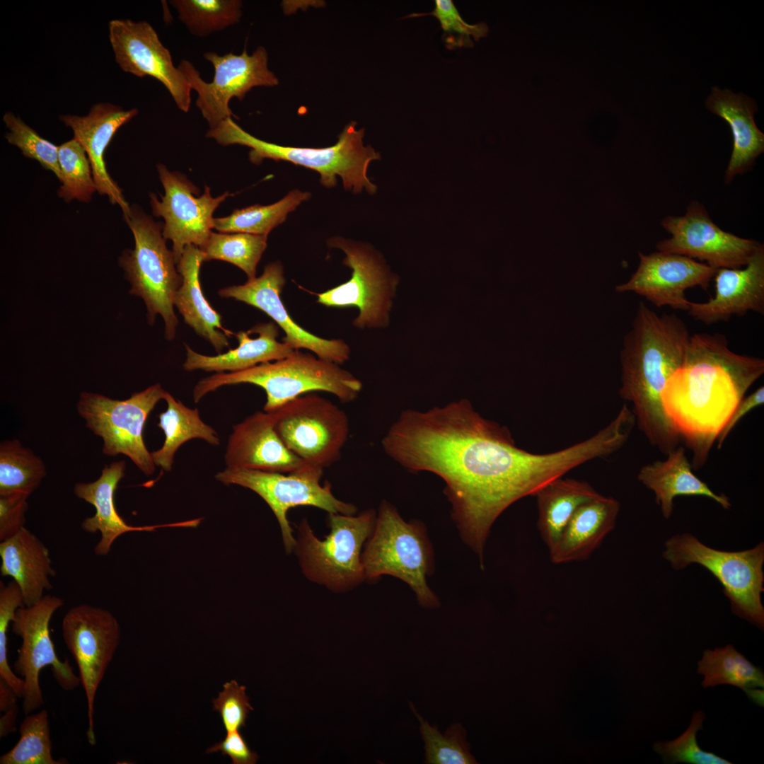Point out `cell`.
Masks as SVG:
<instances>
[{"mask_svg": "<svg viewBox=\"0 0 764 764\" xmlns=\"http://www.w3.org/2000/svg\"><path fill=\"white\" fill-rule=\"evenodd\" d=\"M257 337H250V329L234 334L238 340L236 348L216 356H206L193 351L185 345L187 358L183 364L186 371L197 369L206 371L235 372L256 365L282 359L295 349L284 342H279L278 327L274 323H262L253 327Z\"/></svg>", "mask_w": 764, "mask_h": 764, "instance_id": "31", "label": "cell"}, {"mask_svg": "<svg viewBox=\"0 0 764 764\" xmlns=\"http://www.w3.org/2000/svg\"><path fill=\"white\" fill-rule=\"evenodd\" d=\"M381 443L408 470L444 480L461 535L481 561L491 527L504 510L594 457L586 441L549 453L521 449L506 427L483 418L465 400L403 412Z\"/></svg>", "mask_w": 764, "mask_h": 764, "instance_id": "1", "label": "cell"}, {"mask_svg": "<svg viewBox=\"0 0 764 764\" xmlns=\"http://www.w3.org/2000/svg\"><path fill=\"white\" fill-rule=\"evenodd\" d=\"M226 468L287 473L307 463L290 451L278 436L270 412H255L233 427L226 446Z\"/></svg>", "mask_w": 764, "mask_h": 764, "instance_id": "22", "label": "cell"}, {"mask_svg": "<svg viewBox=\"0 0 764 764\" xmlns=\"http://www.w3.org/2000/svg\"><path fill=\"white\" fill-rule=\"evenodd\" d=\"M763 373V359L731 351L723 334L690 335L661 402L666 417L692 452L693 470L705 464L734 410Z\"/></svg>", "mask_w": 764, "mask_h": 764, "instance_id": "2", "label": "cell"}, {"mask_svg": "<svg viewBox=\"0 0 764 764\" xmlns=\"http://www.w3.org/2000/svg\"><path fill=\"white\" fill-rule=\"evenodd\" d=\"M58 157L62 175L59 197L66 202H88L97 187L84 149L73 138L59 146Z\"/></svg>", "mask_w": 764, "mask_h": 764, "instance_id": "41", "label": "cell"}, {"mask_svg": "<svg viewBox=\"0 0 764 764\" xmlns=\"http://www.w3.org/2000/svg\"><path fill=\"white\" fill-rule=\"evenodd\" d=\"M376 516L372 509L357 516L328 513L330 532L324 540L316 537L303 519L294 550L304 575L338 592L360 584L365 579L361 549L374 531Z\"/></svg>", "mask_w": 764, "mask_h": 764, "instance_id": "9", "label": "cell"}, {"mask_svg": "<svg viewBox=\"0 0 764 764\" xmlns=\"http://www.w3.org/2000/svg\"><path fill=\"white\" fill-rule=\"evenodd\" d=\"M705 719L702 711L695 712L690 726L683 734L672 741L655 742L653 744L654 751L666 763L731 764V762L715 753L700 748L696 735L699 730L703 729Z\"/></svg>", "mask_w": 764, "mask_h": 764, "instance_id": "42", "label": "cell"}, {"mask_svg": "<svg viewBox=\"0 0 764 764\" xmlns=\"http://www.w3.org/2000/svg\"><path fill=\"white\" fill-rule=\"evenodd\" d=\"M125 466L124 461L113 462L105 466L100 476L96 481L78 482L74 486L75 495L92 504L96 509V514L85 519L81 526L84 531L89 533H96L98 531L100 533V540L94 548V552L98 556L108 555L113 542L127 532L153 531L158 527H194L195 525V520L148 526H132L127 524L117 513L114 503V494L120 480L125 475Z\"/></svg>", "mask_w": 764, "mask_h": 764, "instance_id": "25", "label": "cell"}, {"mask_svg": "<svg viewBox=\"0 0 764 764\" xmlns=\"http://www.w3.org/2000/svg\"><path fill=\"white\" fill-rule=\"evenodd\" d=\"M748 698L752 700L756 705L763 707L764 705V691L761 688H749L744 691Z\"/></svg>", "mask_w": 764, "mask_h": 764, "instance_id": "52", "label": "cell"}, {"mask_svg": "<svg viewBox=\"0 0 764 764\" xmlns=\"http://www.w3.org/2000/svg\"><path fill=\"white\" fill-rule=\"evenodd\" d=\"M365 545L361 553L365 579L393 576L412 588L422 606H439L438 598L427 583L432 568V554L420 523L406 522L393 505L383 501Z\"/></svg>", "mask_w": 764, "mask_h": 764, "instance_id": "7", "label": "cell"}, {"mask_svg": "<svg viewBox=\"0 0 764 764\" xmlns=\"http://www.w3.org/2000/svg\"><path fill=\"white\" fill-rule=\"evenodd\" d=\"M18 712V707L16 704L4 712V714L0 719L1 737H5L8 734L15 731Z\"/></svg>", "mask_w": 764, "mask_h": 764, "instance_id": "51", "label": "cell"}, {"mask_svg": "<svg viewBox=\"0 0 764 764\" xmlns=\"http://www.w3.org/2000/svg\"><path fill=\"white\" fill-rule=\"evenodd\" d=\"M639 264L625 283L615 287L617 292H635L656 307L669 306L688 311L690 301L685 290L700 286L707 290L716 269L685 255L655 252L638 253Z\"/></svg>", "mask_w": 764, "mask_h": 764, "instance_id": "21", "label": "cell"}, {"mask_svg": "<svg viewBox=\"0 0 764 764\" xmlns=\"http://www.w3.org/2000/svg\"><path fill=\"white\" fill-rule=\"evenodd\" d=\"M620 509L617 499L602 494L580 506L548 550L551 562L560 565L588 559L614 529Z\"/></svg>", "mask_w": 764, "mask_h": 764, "instance_id": "27", "label": "cell"}, {"mask_svg": "<svg viewBox=\"0 0 764 764\" xmlns=\"http://www.w3.org/2000/svg\"><path fill=\"white\" fill-rule=\"evenodd\" d=\"M124 218L135 243L133 250H125L120 257V265L131 284L129 293L144 300L150 324L157 315L163 318L166 338L173 340L178 323L173 297L183 278L175 268L172 250L166 247L163 226L139 207L131 208Z\"/></svg>", "mask_w": 764, "mask_h": 764, "instance_id": "8", "label": "cell"}, {"mask_svg": "<svg viewBox=\"0 0 764 764\" xmlns=\"http://www.w3.org/2000/svg\"><path fill=\"white\" fill-rule=\"evenodd\" d=\"M714 277V296L702 303L690 302L688 312L693 318L711 325L751 311L764 314V247L744 268H719Z\"/></svg>", "mask_w": 764, "mask_h": 764, "instance_id": "24", "label": "cell"}, {"mask_svg": "<svg viewBox=\"0 0 764 764\" xmlns=\"http://www.w3.org/2000/svg\"><path fill=\"white\" fill-rule=\"evenodd\" d=\"M64 603V599L59 596L45 595L33 605L18 608L11 623L13 632L22 639L13 665L16 673L24 680L22 699L26 715L44 704L39 683L44 667L51 666L54 680L64 690H74L81 683L69 660L61 661L57 657L50 637L51 618Z\"/></svg>", "mask_w": 764, "mask_h": 764, "instance_id": "13", "label": "cell"}, {"mask_svg": "<svg viewBox=\"0 0 764 764\" xmlns=\"http://www.w3.org/2000/svg\"><path fill=\"white\" fill-rule=\"evenodd\" d=\"M662 557L676 570L692 564L708 570L720 583L734 614L764 627V543L739 551L712 548L689 533H678L666 540Z\"/></svg>", "mask_w": 764, "mask_h": 764, "instance_id": "6", "label": "cell"}, {"mask_svg": "<svg viewBox=\"0 0 764 764\" xmlns=\"http://www.w3.org/2000/svg\"><path fill=\"white\" fill-rule=\"evenodd\" d=\"M204 57L214 69L211 82L204 81L198 70L186 59L181 61L178 68L192 90L197 93L196 106L210 129L235 116L229 106L233 98L243 100L254 87L274 86L279 83L277 76L268 69L267 52L262 47H257L252 54L244 49L240 54L229 52L219 55L214 52H207L204 53Z\"/></svg>", "mask_w": 764, "mask_h": 764, "instance_id": "14", "label": "cell"}, {"mask_svg": "<svg viewBox=\"0 0 764 764\" xmlns=\"http://www.w3.org/2000/svg\"><path fill=\"white\" fill-rule=\"evenodd\" d=\"M250 383L261 387L266 393L265 412H272L289 400L313 391H325L342 403L354 400L362 388L361 382L340 364L294 350L288 357L250 369L216 373L200 380L193 390L195 403L206 394L228 385Z\"/></svg>", "mask_w": 764, "mask_h": 764, "instance_id": "5", "label": "cell"}, {"mask_svg": "<svg viewBox=\"0 0 764 764\" xmlns=\"http://www.w3.org/2000/svg\"><path fill=\"white\" fill-rule=\"evenodd\" d=\"M311 197L308 192L290 191L270 205L255 204L235 209L230 215L214 219V228L220 233H247L267 236L283 223L287 215Z\"/></svg>", "mask_w": 764, "mask_h": 764, "instance_id": "35", "label": "cell"}, {"mask_svg": "<svg viewBox=\"0 0 764 764\" xmlns=\"http://www.w3.org/2000/svg\"><path fill=\"white\" fill-rule=\"evenodd\" d=\"M329 247L346 255L343 264L352 270L347 282L322 293H313L317 302L328 307L354 306L359 311L353 321L358 328H378L388 322L396 279L378 257L361 243L340 236L330 238Z\"/></svg>", "mask_w": 764, "mask_h": 764, "instance_id": "15", "label": "cell"}, {"mask_svg": "<svg viewBox=\"0 0 764 764\" xmlns=\"http://www.w3.org/2000/svg\"><path fill=\"white\" fill-rule=\"evenodd\" d=\"M323 470L311 464L287 473L226 468L215 478L226 485H238L250 489L265 501L278 521L285 550L290 553L296 545L287 519L290 509L310 506L328 513L352 515L357 512L354 504L333 495L329 482L320 484Z\"/></svg>", "mask_w": 764, "mask_h": 764, "instance_id": "10", "label": "cell"}, {"mask_svg": "<svg viewBox=\"0 0 764 764\" xmlns=\"http://www.w3.org/2000/svg\"><path fill=\"white\" fill-rule=\"evenodd\" d=\"M661 225L671 237L656 243L658 251L697 258L716 270L741 268L764 247L720 228L696 201L690 203L683 216H668Z\"/></svg>", "mask_w": 764, "mask_h": 764, "instance_id": "18", "label": "cell"}, {"mask_svg": "<svg viewBox=\"0 0 764 764\" xmlns=\"http://www.w3.org/2000/svg\"><path fill=\"white\" fill-rule=\"evenodd\" d=\"M699 674L703 675V688L728 684L743 691L764 687V673L753 665L731 644L705 649L698 661Z\"/></svg>", "mask_w": 764, "mask_h": 764, "instance_id": "34", "label": "cell"}, {"mask_svg": "<svg viewBox=\"0 0 764 764\" xmlns=\"http://www.w3.org/2000/svg\"><path fill=\"white\" fill-rule=\"evenodd\" d=\"M600 495L587 482L563 477L548 482L536 492L537 527L548 550L577 509Z\"/></svg>", "mask_w": 764, "mask_h": 764, "instance_id": "32", "label": "cell"}, {"mask_svg": "<svg viewBox=\"0 0 764 764\" xmlns=\"http://www.w3.org/2000/svg\"><path fill=\"white\" fill-rule=\"evenodd\" d=\"M1 574L10 577L20 587L26 606L39 601L52 588L50 578L56 574L50 551L25 527L0 543Z\"/></svg>", "mask_w": 764, "mask_h": 764, "instance_id": "28", "label": "cell"}, {"mask_svg": "<svg viewBox=\"0 0 764 764\" xmlns=\"http://www.w3.org/2000/svg\"><path fill=\"white\" fill-rule=\"evenodd\" d=\"M707 108L719 116L730 127L733 150L725 173L729 183L738 174L749 170L764 151V134L754 120L758 110L756 101L744 94L713 87L706 100Z\"/></svg>", "mask_w": 764, "mask_h": 764, "instance_id": "26", "label": "cell"}, {"mask_svg": "<svg viewBox=\"0 0 764 764\" xmlns=\"http://www.w3.org/2000/svg\"><path fill=\"white\" fill-rule=\"evenodd\" d=\"M203 262L204 254L199 248L190 245L185 248L177 263L183 282L174 295L173 305L185 323L221 353L224 347H229L228 337L235 333L223 327L221 315L204 296L199 279Z\"/></svg>", "mask_w": 764, "mask_h": 764, "instance_id": "29", "label": "cell"}, {"mask_svg": "<svg viewBox=\"0 0 764 764\" xmlns=\"http://www.w3.org/2000/svg\"><path fill=\"white\" fill-rule=\"evenodd\" d=\"M170 4L189 31L199 37L236 24L242 15L239 0H173Z\"/></svg>", "mask_w": 764, "mask_h": 764, "instance_id": "37", "label": "cell"}, {"mask_svg": "<svg viewBox=\"0 0 764 764\" xmlns=\"http://www.w3.org/2000/svg\"><path fill=\"white\" fill-rule=\"evenodd\" d=\"M221 752L231 758L233 764H255L259 759L257 753L248 747L238 730L228 732L225 739L207 750V753Z\"/></svg>", "mask_w": 764, "mask_h": 764, "instance_id": "48", "label": "cell"}, {"mask_svg": "<svg viewBox=\"0 0 764 764\" xmlns=\"http://www.w3.org/2000/svg\"><path fill=\"white\" fill-rule=\"evenodd\" d=\"M20 738L15 746L0 757L1 764H64L52 755L48 712L42 710L27 714L22 721Z\"/></svg>", "mask_w": 764, "mask_h": 764, "instance_id": "39", "label": "cell"}, {"mask_svg": "<svg viewBox=\"0 0 764 764\" xmlns=\"http://www.w3.org/2000/svg\"><path fill=\"white\" fill-rule=\"evenodd\" d=\"M62 629L64 643L78 666L87 701L86 736L94 746L96 695L120 644V627L108 610L83 603L66 612Z\"/></svg>", "mask_w": 764, "mask_h": 764, "instance_id": "16", "label": "cell"}, {"mask_svg": "<svg viewBox=\"0 0 764 764\" xmlns=\"http://www.w3.org/2000/svg\"><path fill=\"white\" fill-rule=\"evenodd\" d=\"M166 393L158 383L124 400L82 392L77 411L86 427L103 439L105 455L124 454L149 476L154 473L155 464L144 444L143 430L149 413Z\"/></svg>", "mask_w": 764, "mask_h": 764, "instance_id": "11", "label": "cell"}, {"mask_svg": "<svg viewBox=\"0 0 764 764\" xmlns=\"http://www.w3.org/2000/svg\"><path fill=\"white\" fill-rule=\"evenodd\" d=\"M224 690L212 700L213 710L218 712L227 732L245 726L250 711L253 710L245 694V686L232 680L223 685Z\"/></svg>", "mask_w": 764, "mask_h": 764, "instance_id": "46", "label": "cell"}, {"mask_svg": "<svg viewBox=\"0 0 764 764\" xmlns=\"http://www.w3.org/2000/svg\"><path fill=\"white\" fill-rule=\"evenodd\" d=\"M28 497L0 496V541L5 540L25 527Z\"/></svg>", "mask_w": 764, "mask_h": 764, "instance_id": "47", "label": "cell"}, {"mask_svg": "<svg viewBox=\"0 0 764 764\" xmlns=\"http://www.w3.org/2000/svg\"><path fill=\"white\" fill-rule=\"evenodd\" d=\"M136 108L128 110L110 103L92 106L85 116L60 115L59 120L70 127L75 139L84 149L89 159L97 192L108 196L110 203L118 204L124 217L131 207L122 190L109 175L105 161V150L118 129L138 114Z\"/></svg>", "mask_w": 764, "mask_h": 764, "instance_id": "23", "label": "cell"}, {"mask_svg": "<svg viewBox=\"0 0 764 764\" xmlns=\"http://www.w3.org/2000/svg\"><path fill=\"white\" fill-rule=\"evenodd\" d=\"M357 123H349L340 133L335 144L325 148L281 146L255 137L228 117L207 132L223 146L238 144L250 149L249 159L260 164L264 159L284 161L317 171L320 183L326 187H335L337 175L340 176L346 190L354 193L363 189L374 194L376 187L367 177L371 161L380 158L379 153L371 146H364V129H356Z\"/></svg>", "mask_w": 764, "mask_h": 764, "instance_id": "4", "label": "cell"}, {"mask_svg": "<svg viewBox=\"0 0 764 764\" xmlns=\"http://www.w3.org/2000/svg\"><path fill=\"white\" fill-rule=\"evenodd\" d=\"M267 236L247 233H211L205 245L200 248L204 261L219 260L230 262L241 269L253 279L256 267L267 248Z\"/></svg>", "mask_w": 764, "mask_h": 764, "instance_id": "38", "label": "cell"}, {"mask_svg": "<svg viewBox=\"0 0 764 764\" xmlns=\"http://www.w3.org/2000/svg\"><path fill=\"white\" fill-rule=\"evenodd\" d=\"M434 9L429 13H411L405 18L433 16L438 19L444 32L443 41L449 50L472 47L473 40L486 37L489 28L485 23L469 24L461 16L451 0H436Z\"/></svg>", "mask_w": 764, "mask_h": 764, "instance_id": "44", "label": "cell"}, {"mask_svg": "<svg viewBox=\"0 0 764 764\" xmlns=\"http://www.w3.org/2000/svg\"><path fill=\"white\" fill-rule=\"evenodd\" d=\"M666 456L664 461L657 460L643 465L637 477L639 482L654 493L655 501L665 519L672 516L673 499L681 495L706 497L723 509H730L731 503L727 496L717 494L693 473L683 447L678 446Z\"/></svg>", "mask_w": 764, "mask_h": 764, "instance_id": "30", "label": "cell"}, {"mask_svg": "<svg viewBox=\"0 0 764 764\" xmlns=\"http://www.w3.org/2000/svg\"><path fill=\"white\" fill-rule=\"evenodd\" d=\"M24 605L18 585L13 580L7 585L0 584V677L14 690L19 698L24 695V680L18 677L8 663L7 631L16 610Z\"/></svg>", "mask_w": 764, "mask_h": 764, "instance_id": "45", "label": "cell"}, {"mask_svg": "<svg viewBox=\"0 0 764 764\" xmlns=\"http://www.w3.org/2000/svg\"><path fill=\"white\" fill-rule=\"evenodd\" d=\"M764 403V387L760 386L754 392L744 397L734 410L732 415L719 434L717 441V447L720 449L729 434L739 420L753 409L763 405Z\"/></svg>", "mask_w": 764, "mask_h": 764, "instance_id": "49", "label": "cell"}, {"mask_svg": "<svg viewBox=\"0 0 764 764\" xmlns=\"http://www.w3.org/2000/svg\"><path fill=\"white\" fill-rule=\"evenodd\" d=\"M285 282L283 266L277 261L267 265L259 277L248 279L241 285L223 288L219 295L244 302L265 312L284 330L286 335L283 342L293 349H307L318 357L337 364L349 359L350 349L343 340H327L316 336L291 318L280 297Z\"/></svg>", "mask_w": 764, "mask_h": 764, "instance_id": "20", "label": "cell"}, {"mask_svg": "<svg viewBox=\"0 0 764 764\" xmlns=\"http://www.w3.org/2000/svg\"><path fill=\"white\" fill-rule=\"evenodd\" d=\"M410 706L419 722V731L424 742L425 763H477L470 753V745L466 741V731L461 724H452L444 734H441L436 725L431 726L417 712L410 702Z\"/></svg>", "mask_w": 764, "mask_h": 764, "instance_id": "40", "label": "cell"}, {"mask_svg": "<svg viewBox=\"0 0 764 764\" xmlns=\"http://www.w3.org/2000/svg\"><path fill=\"white\" fill-rule=\"evenodd\" d=\"M46 475L42 460L17 439L0 444V496L27 497Z\"/></svg>", "mask_w": 764, "mask_h": 764, "instance_id": "36", "label": "cell"}, {"mask_svg": "<svg viewBox=\"0 0 764 764\" xmlns=\"http://www.w3.org/2000/svg\"><path fill=\"white\" fill-rule=\"evenodd\" d=\"M690 335L674 313L657 314L640 302L620 352L619 395L632 405L639 429L666 456L681 438L666 417L661 393L681 365Z\"/></svg>", "mask_w": 764, "mask_h": 764, "instance_id": "3", "label": "cell"}, {"mask_svg": "<svg viewBox=\"0 0 764 764\" xmlns=\"http://www.w3.org/2000/svg\"><path fill=\"white\" fill-rule=\"evenodd\" d=\"M165 412L158 415L159 427L165 434L163 446L151 453L155 465L170 471L174 456L182 444L192 439H201L211 445L218 446L220 439L216 432L204 423L197 408L191 409L166 391Z\"/></svg>", "mask_w": 764, "mask_h": 764, "instance_id": "33", "label": "cell"}, {"mask_svg": "<svg viewBox=\"0 0 764 764\" xmlns=\"http://www.w3.org/2000/svg\"><path fill=\"white\" fill-rule=\"evenodd\" d=\"M109 38L115 61L124 71L157 79L168 91L177 107L185 112L189 111L191 86L182 71L174 66L170 51L148 22L112 20Z\"/></svg>", "mask_w": 764, "mask_h": 764, "instance_id": "19", "label": "cell"}, {"mask_svg": "<svg viewBox=\"0 0 764 764\" xmlns=\"http://www.w3.org/2000/svg\"><path fill=\"white\" fill-rule=\"evenodd\" d=\"M3 120L8 129L5 134L8 142L17 146L24 156L36 160L44 168L54 173L61 182L59 146L41 137L11 112H6L3 116Z\"/></svg>", "mask_w": 764, "mask_h": 764, "instance_id": "43", "label": "cell"}, {"mask_svg": "<svg viewBox=\"0 0 764 764\" xmlns=\"http://www.w3.org/2000/svg\"><path fill=\"white\" fill-rule=\"evenodd\" d=\"M157 170L165 195L159 201L150 194V203L153 214L164 219L163 236L172 241L177 264L187 245L199 248L205 245L214 228V211L233 194L226 192L213 197L209 187L205 186L204 193L197 197L199 190L184 175L170 171L161 163L157 165Z\"/></svg>", "mask_w": 764, "mask_h": 764, "instance_id": "17", "label": "cell"}, {"mask_svg": "<svg viewBox=\"0 0 764 764\" xmlns=\"http://www.w3.org/2000/svg\"><path fill=\"white\" fill-rule=\"evenodd\" d=\"M19 698L12 687L0 677V711L6 712L16 705Z\"/></svg>", "mask_w": 764, "mask_h": 764, "instance_id": "50", "label": "cell"}, {"mask_svg": "<svg viewBox=\"0 0 764 764\" xmlns=\"http://www.w3.org/2000/svg\"><path fill=\"white\" fill-rule=\"evenodd\" d=\"M267 412L286 447L306 463L324 469L340 458L349 419L329 400L306 393Z\"/></svg>", "mask_w": 764, "mask_h": 764, "instance_id": "12", "label": "cell"}]
</instances>
